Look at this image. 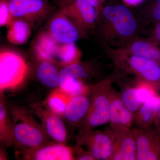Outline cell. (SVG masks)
I'll use <instances>...</instances> for the list:
<instances>
[{"instance_id":"e0dca14e","label":"cell","mask_w":160,"mask_h":160,"mask_svg":"<svg viewBox=\"0 0 160 160\" xmlns=\"http://www.w3.org/2000/svg\"><path fill=\"white\" fill-rule=\"evenodd\" d=\"M0 140L7 147L15 144L11 116L7 109L3 92L0 96Z\"/></svg>"},{"instance_id":"52a82bcc","label":"cell","mask_w":160,"mask_h":160,"mask_svg":"<svg viewBox=\"0 0 160 160\" xmlns=\"http://www.w3.org/2000/svg\"><path fill=\"white\" fill-rule=\"evenodd\" d=\"M80 144L87 146L89 152L95 160H111L114 145L111 133L92 130L84 131L79 139Z\"/></svg>"},{"instance_id":"d6986e66","label":"cell","mask_w":160,"mask_h":160,"mask_svg":"<svg viewBox=\"0 0 160 160\" xmlns=\"http://www.w3.org/2000/svg\"><path fill=\"white\" fill-rule=\"evenodd\" d=\"M7 38L9 42L21 45L27 42L31 34L30 26L22 19H14L9 24Z\"/></svg>"},{"instance_id":"d6a6232c","label":"cell","mask_w":160,"mask_h":160,"mask_svg":"<svg viewBox=\"0 0 160 160\" xmlns=\"http://www.w3.org/2000/svg\"><path fill=\"white\" fill-rule=\"evenodd\" d=\"M145 0H123L126 6H135L141 5Z\"/></svg>"},{"instance_id":"83f0119b","label":"cell","mask_w":160,"mask_h":160,"mask_svg":"<svg viewBox=\"0 0 160 160\" xmlns=\"http://www.w3.org/2000/svg\"><path fill=\"white\" fill-rule=\"evenodd\" d=\"M145 83L140 84L136 88V93L138 99L142 104L149 101L155 96L154 92L149 87V83L145 84Z\"/></svg>"},{"instance_id":"7a4b0ae2","label":"cell","mask_w":160,"mask_h":160,"mask_svg":"<svg viewBox=\"0 0 160 160\" xmlns=\"http://www.w3.org/2000/svg\"><path fill=\"white\" fill-rule=\"evenodd\" d=\"M10 113L15 144L24 148H34L49 143L50 137L44 127L26 110L13 107Z\"/></svg>"},{"instance_id":"e575fe53","label":"cell","mask_w":160,"mask_h":160,"mask_svg":"<svg viewBox=\"0 0 160 160\" xmlns=\"http://www.w3.org/2000/svg\"><path fill=\"white\" fill-rule=\"evenodd\" d=\"M158 62L159 65L160 67V59L159 60Z\"/></svg>"},{"instance_id":"8fae6325","label":"cell","mask_w":160,"mask_h":160,"mask_svg":"<svg viewBox=\"0 0 160 160\" xmlns=\"http://www.w3.org/2000/svg\"><path fill=\"white\" fill-rule=\"evenodd\" d=\"M113 135L114 152L111 160H136L135 131L129 129H115Z\"/></svg>"},{"instance_id":"9a60e30c","label":"cell","mask_w":160,"mask_h":160,"mask_svg":"<svg viewBox=\"0 0 160 160\" xmlns=\"http://www.w3.org/2000/svg\"><path fill=\"white\" fill-rule=\"evenodd\" d=\"M87 93L73 97L67 104L64 116L71 125H77L82 122L89 111L91 101Z\"/></svg>"},{"instance_id":"4dcf8cb0","label":"cell","mask_w":160,"mask_h":160,"mask_svg":"<svg viewBox=\"0 0 160 160\" xmlns=\"http://www.w3.org/2000/svg\"><path fill=\"white\" fill-rule=\"evenodd\" d=\"M92 6H94L98 11L99 13L102 9V5L105 0H85Z\"/></svg>"},{"instance_id":"3957f363","label":"cell","mask_w":160,"mask_h":160,"mask_svg":"<svg viewBox=\"0 0 160 160\" xmlns=\"http://www.w3.org/2000/svg\"><path fill=\"white\" fill-rule=\"evenodd\" d=\"M108 81L102 82L91 88L90 108L82 121L84 131L105 125L109 122L110 95L108 92Z\"/></svg>"},{"instance_id":"ba28073f","label":"cell","mask_w":160,"mask_h":160,"mask_svg":"<svg viewBox=\"0 0 160 160\" xmlns=\"http://www.w3.org/2000/svg\"><path fill=\"white\" fill-rule=\"evenodd\" d=\"M61 12L72 19L83 32L94 26L99 14L97 9L85 0H70Z\"/></svg>"},{"instance_id":"cb8c5ba5","label":"cell","mask_w":160,"mask_h":160,"mask_svg":"<svg viewBox=\"0 0 160 160\" xmlns=\"http://www.w3.org/2000/svg\"><path fill=\"white\" fill-rule=\"evenodd\" d=\"M72 98L58 88L49 95L46 100V104L52 111L60 116H63L67 104Z\"/></svg>"},{"instance_id":"f1b7e54d","label":"cell","mask_w":160,"mask_h":160,"mask_svg":"<svg viewBox=\"0 0 160 160\" xmlns=\"http://www.w3.org/2000/svg\"><path fill=\"white\" fill-rule=\"evenodd\" d=\"M12 15L6 0L0 1V25L1 26H9L14 19Z\"/></svg>"},{"instance_id":"4fadbf2b","label":"cell","mask_w":160,"mask_h":160,"mask_svg":"<svg viewBox=\"0 0 160 160\" xmlns=\"http://www.w3.org/2000/svg\"><path fill=\"white\" fill-rule=\"evenodd\" d=\"M134 117L133 113L127 109L121 98L110 96L109 122L115 129H129Z\"/></svg>"},{"instance_id":"8992f818","label":"cell","mask_w":160,"mask_h":160,"mask_svg":"<svg viewBox=\"0 0 160 160\" xmlns=\"http://www.w3.org/2000/svg\"><path fill=\"white\" fill-rule=\"evenodd\" d=\"M30 106L41 119L42 126L49 137L57 143L65 145L67 131L61 116L52 111L46 104L35 103Z\"/></svg>"},{"instance_id":"4316f807","label":"cell","mask_w":160,"mask_h":160,"mask_svg":"<svg viewBox=\"0 0 160 160\" xmlns=\"http://www.w3.org/2000/svg\"><path fill=\"white\" fill-rule=\"evenodd\" d=\"M146 14L148 19L154 24L160 21V0H152L146 6Z\"/></svg>"},{"instance_id":"ffe728a7","label":"cell","mask_w":160,"mask_h":160,"mask_svg":"<svg viewBox=\"0 0 160 160\" xmlns=\"http://www.w3.org/2000/svg\"><path fill=\"white\" fill-rule=\"evenodd\" d=\"M37 76L40 82L49 88H54L59 85V72L51 62L42 61L38 67Z\"/></svg>"},{"instance_id":"7c38bea8","label":"cell","mask_w":160,"mask_h":160,"mask_svg":"<svg viewBox=\"0 0 160 160\" xmlns=\"http://www.w3.org/2000/svg\"><path fill=\"white\" fill-rule=\"evenodd\" d=\"M14 18H33L43 14L47 5L45 0H6Z\"/></svg>"},{"instance_id":"6da1fadb","label":"cell","mask_w":160,"mask_h":160,"mask_svg":"<svg viewBox=\"0 0 160 160\" xmlns=\"http://www.w3.org/2000/svg\"><path fill=\"white\" fill-rule=\"evenodd\" d=\"M101 10L103 34L107 42L122 46L134 38L138 32L137 21L127 6L109 5Z\"/></svg>"},{"instance_id":"5b68a950","label":"cell","mask_w":160,"mask_h":160,"mask_svg":"<svg viewBox=\"0 0 160 160\" xmlns=\"http://www.w3.org/2000/svg\"><path fill=\"white\" fill-rule=\"evenodd\" d=\"M109 51L117 62L127 64L129 69L145 82L152 84L160 83V67L158 62L126 54L118 49H109Z\"/></svg>"},{"instance_id":"f546056e","label":"cell","mask_w":160,"mask_h":160,"mask_svg":"<svg viewBox=\"0 0 160 160\" xmlns=\"http://www.w3.org/2000/svg\"><path fill=\"white\" fill-rule=\"evenodd\" d=\"M153 30L148 40L158 46L160 45V21L154 24Z\"/></svg>"},{"instance_id":"603a6c76","label":"cell","mask_w":160,"mask_h":160,"mask_svg":"<svg viewBox=\"0 0 160 160\" xmlns=\"http://www.w3.org/2000/svg\"><path fill=\"white\" fill-rule=\"evenodd\" d=\"M81 55L75 43L60 45L55 62L65 67L78 62Z\"/></svg>"},{"instance_id":"1f68e13d","label":"cell","mask_w":160,"mask_h":160,"mask_svg":"<svg viewBox=\"0 0 160 160\" xmlns=\"http://www.w3.org/2000/svg\"><path fill=\"white\" fill-rule=\"evenodd\" d=\"M76 159L78 160H95L94 158L92 156V155L89 152H84V153L79 154Z\"/></svg>"},{"instance_id":"836d02e7","label":"cell","mask_w":160,"mask_h":160,"mask_svg":"<svg viewBox=\"0 0 160 160\" xmlns=\"http://www.w3.org/2000/svg\"><path fill=\"white\" fill-rule=\"evenodd\" d=\"M158 116L160 120V108H159V109H158Z\"/></svg>"},{"instance_id":"d4e9b609","label":"cell","mask_w":160,"mask_h":160,"mask_svg":"<svg viewBox=\"0 0 160 160\" xmlns=\"http://www.w3.org/2000/svg\"><path fill=\"white\" fill-rule=\"evenodd\" d=\"M121 98L127 109L133 113L137 112L142 105L137 97L136 88H128L125 89Z\"/></svg>"},{"instance_id":"5bb4252c","label":"cell","mask_w":160,"mask_h":160,"mask_svg":"<svg viewBox=\"0 0 160 160\" xmlns=\"http://www.w3.org/2000/svg\"><path fill=\"white\" fill-rule=\"evenodd\" d=\"M119 51L131 55L137 56L158 62L160 48L149 40L134 38L118 48Z\"/></svg>"},{"instance_id":"484cf974","label":"cell","mask_w":160,"mask_h":160,"mask_svg":"<svg viewBox=\"0 0 160 160\" xmlns=\"http://www.w3.org/2000/svg\"><path fill=\"white\" fill-rule=\"evenodd\" d=\"M59 73L70 75L82 80L88 78L89 75L87 69L79 62L65 66Z\"/></svg>"},{"instance_id":"277c9868","label":"cell","mask_w":160,"mask_h":160,"mask_svg":"<svg viewBox=\"0 0 160 160\" xmlns=\"http://www.w3.org/2000/svg\"><path fill=\"white\" fill-rule=\"evenodd\" d=\"M28 66L19 54L12 50H3L0 53V92L13 89L25 80Z\"/></svg>"},{"instance_id":"ac0fdd59","label":"cell","mask_w":160,"mask_h":160,"mask_svg":"<svg viewBox=\"0 0 160 160\" xmlns=\"http://www.w3.org/2000/svg\"><path fill=\"white\" fill-rule=\"evenodd\" d=\"M139 131H135L136 138V160H157L153 142L149 133L144 128Z\"/></svg>"},{"instance_id":"2e32d148","label":"cell","mask_w":160,"mask_h":160,"mask_svg":"<svg viewBox=\"0 0 160 160\" xmlns=\"http://www.w3.org/2000/svg\"><path fill=\"white\" fill-rule=\"evenodd\" d=\"M60 45L49 32H44L38 38L35 52L41 61L55 62Z\"/></svg>"},{"instance_id":"44dd1931","label":"cell","mask_w":160,"mask_h":160,"mask_svg":"<svg viewBox=\"0 0 160 160\" xmlns=\"http://www.w3.org/2000/svg\"><path fill=\"white\" fill-rule=\"evenodd\" d=\"M59 88L72 97L89 92V88L84 85L82 80L70 75L59 73Z\"/></svg>"},{"instance_id":"9c48e42d","label":"cell","mask_w":160,"mask_h":160,"mask_svg":"<svg viewBox=\"0 0 160 160\" xmlns=\"http://www.w3.org/2000/svg\"><path fill=\"white\" fill-rule=\"evenodd\" d=\"M27 160H72L75 158L72 149L65 145L49 143L34 148H24L22 152Z\"/></svg>"},{"instance_id":"7402d4cb","label":"cell","mask_w":160,"mask_h":160,"mask_svg":"<svg viewBox=\"0 0 160 160\" xmlns=\"http://www.w3.org/2000/svg\"><path fill=\"white\" fill-rule=\"evenodd\" d=\"M160 108V98L156 96L143 103L137 112V122L142 128H146L151 123L155 114Z\"/></svg>"},{"instance_id":"30bf717a","label":"cell","mask_w":160,"mask_h":160,"mask_svg":"<svg viewBox=\"0 0 160 160\" xmlns=\"http://www.w3.org/2000/svg\"><path fill=\"white\" fill-rule=\"evenodd\" d=\"M69 19L61 12L49 24L48 32L60 45L75 43L79 38V29Z\"/></svg>"}]
</instances>
